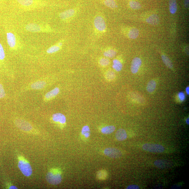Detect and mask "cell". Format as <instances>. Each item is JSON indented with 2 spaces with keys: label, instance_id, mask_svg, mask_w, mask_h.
<instances>
[{
  "label": "cell",
  "instance_id": "1",
  "mask_svg": "<svg viewBox=\"0 0 189 189\" xmlns=\"http://www.w3.org/2000/svg\"><path fill=\"white\" fill-rule=\"evenodd\" d=\"M46 181L49 184L53 185L59 184L62 181V176L57 171H50L46 176Z\"/></svg>",
  "mask_w": 189,
  "mask_h": 189
},
{
  "label": "cell",
  "instance_id": "2",
  "mask_svg": "<svg viewBox=\"0 0 189 189\" xmlns=\"http://www.w3.org/2000/svg\"><path fill=\"white\" fill-rule=\"evenodd\" d=\"M18 166L22 173L26 176H30L32 173L31 165L28 162L25 160L20 159L18 163Z\"/></svg>",
  "mask_w": 189,
  "mask_h": 189
},
{
  "label": "cell",
  "instance_id": "3",
  "mask_svg": "<svg viewBox=\"0 0 189 189\" xmlns=\"http://www.w3.org/2000/svg\"><path fill=\"white\" fill-rule=\"evenodd\" d=\"M142 147L146 151L153 153H162L165 150L163 146L159 144H146L143 145Z\"/></svg>",
  "mask_w": 189,
  "mask_h": 189
},
{
  "label": "cell",
  "instance_id": "4",
  "mask_svg": "<svg viewBox=\"0 0 189 189\" xmlns=\"http://www.w3.org/2000/svg\"><path fill=\"white\" fill-rule=\"evenodd\" d=\"M105 154L113 158H118L121 157L122 154L120 151L114 148H108L104 150Z\"/></svg>",
  "mask_w": 189,
  "mask_h": 189
},
{
  "label": "cell",
  "instance_id": "5",
  "mask_svg": "<svg viewBox=\"0 0 189 189\" xmlns=\"http://www.w3.org/2000/svg\"><path fill=\"white\" fill-rule=\"evenodd\" d=\"M94 27L97 30L100 32H103L106 28L105 21L101 16H97L94 20Z\"/></svg>",
  "mask_w": 189,
  "mask_h": 189
},
{
  "label": "cell",
  "instance_id": "6",
  "mask_svg": "<svg viewBox=\"0 0 189 189\" xmlns=\"http://www.w3.org/2000/svg\"><path fill=\"white\" fill-rule=\"evenodd\" d=\"M16 1L21 6L26 8L34 6L40 3V0H16Z\"/></svg>",
  "mask_w": 189,
  "mask_h": 189
},
{
  "label": "cell",
  "instance_id": "7",
  "mask_svg": "<svg viewBox=\"0 0 189 189\" xmlns=\"http://www.w3.org/2000/svg\"><path fill=\"white\" fill-rule=\"evenodd\" d=\"M142 63L141 59L138 57H136L133 59L131 62V70L133 74L137 73Z\"/></svg>",
  "mask_w": 189,
  "mask_h": 189
},
{
  "label": "cell",
  "instance_id": "8",
  "mask_svg": "<svg viewBox=\"0 0 189 189\" xmlns=\"http://www.w3.org/2000/svg\"><path fill=\"white\" fill-rule=\"evenodd\" d=\"M16 123L18 126L22 130H23L29 131L32 128V127L30 124L26 122L25 120H16Z\"/></svg>",
  "mask_w": 189,
  "mask_h": 189
},
{
  "label": "cell",
  "instance_id": "9",
  "mask_svg": "<svg viewBox=\"0 0 189 189\" xmlns=\"http://www.w3.org/2000/svg\"><path fill=\"white\" fill-rule=\"evenodd\" d=\"M52 120L54 122H59L61 124L66 123V119L64 115L60 113H57L52 115Z\"/></svg>",
  "mask_w": 189,
  "mask_h": 189
},
{
  "label": "cell",
  "instance_id": "10",
  "mask_svg": "<svg viewBox=\"0 0 189 189\" xmlns=\"http://www.w3.org/2000/svg\"><path fill=\"white\" fill-rule=\"evenodd\" d=\"M7 39L8 45L10 48H14L16 43V38L14 34L11 32L7 33Z\"/></svg>",
  "mask_w": 189,
  "mask_h": 189
},
{
  "label": "cell",
  "instance_id": "11",
  "mask_svg": "<svg viewBox=\"0 0 189 189\" xmlns=\"http://www.w3.org/2000/svg\"><path fill=\"white\" fill-rule=\"evenodd\" d=\"M75 13L74 9H70L61 13L60 14V17L62 19H66L70 18L74 15Z\"/></svg>",
  "mask_w": 189,
  "mask_h": 189
},
{
  "label": "cell",
  "instance_id": "12",
  "mask_svg": "<svg viewBox=\"0 0 189 189\" xmlns=\"http://www.w3.org/2000/svg\"><path fill=\"white\" fill-rule=\"evenodd\" d=\"M146 21L149 24L153 25H156L159 23V17L157 15L153 14L150 16L146 19Z\"/></svg>",
  "mask_w": 189,
  "mask_h": 189
},
{
  "label": "cell",
  "instance_id": "13",
  "mask_svg": "<svg viewBox=\"0 0 189 189\" xmlns=\"http://www.w3.org/2000/svg\"><path fill=\"white\" fill-rule=\"evenodd\" d=\"M127 137L126 131L125 129H120L118 130L116 133V137L119 141L125 140Z\"/></svg>",
  "mask_w": 189,
  "mask_h": 189
},
{
  "label": "cell",
  "instance_id": "14",
  "mask_svg": "<svg viewBox=\"0 0 189 189\" xmlns=\"http://www.w3.org/2000/svg\"><path fill=\"white\" fill-rule=\"evenodd\" d=\"M59 92V89L58 87H56L46 94L45 99L47 100L51 99L58 95Z\"/></svg>",
  "mask_w": 189,
  "mask_h": 189
},
{
  "label": "cell",
  "instance_id": "15",
  "mask_svg": "<svg viewBox=\"0 0 189 189\" xmlns=\"http://www.w3.org/2000/svg\"><path fill=\"white\" fill-rule=\"evenodd\" d=\"M26 29L28 31L33 32H37L41 31L40 26L35 23H30L26 26Z\"/></svg>",
  "mask_w": 189,
  "mask_h": 189
},
{
  "label": "cell",
  "instance_id": "16",
  "mask_svg": "<svg viewBox=\"0 0 189 189\" xmlns=\"http://www.w3.org/2000/svg\"><path fill=\"white\" fill-rule=\"evenodd\" d=\"M46 82L44 81H38L33 83L31 87L32 89L39 90L43 89L46 85Z\"/></svg>",
  "mask_w": 189,
  "mask_h": 189
},
{
  "label": "cell",
  "instance_id": "17",
  "mask_svg": "<svg viewBox=\"0 0 189 189\" xmlns=\"http://www.w3.org/2000/svg\"><path fill=\"white\" fill-rule=\"evenodd\" d=\"M139 34V31L135 28H132L128 32V36L130 39H135L137 38Z\"/></svg>",
  "mask_w": 189,
  "mask_h": 189
},
{
  "label": "cell",
  "instance_id": "18",
  "mask_svg": "<svg viewBox=\"0 0 189 189\" xmlns=\"http://www.w3.org/2000/svg\"><path fill=\"white\" fill-rule=\"evenodd\" d=\"M115 129H116V128L114 126H107L103 127L101 130V132L103 134H110L113 132Z\"/></svg>",
  "mask_w": 189,
  "mask_h": 189
},
{
  "label": "cell",
  "instance_id": "19",
  "mask_svg": "<svg viewBox=\"0 0 189 189\" xmlns=\"http://www.w3.org/2000/svg\"><path fill=\"white\" fill-rule=\"evenodd\" d=\"M169 9L171 14H175L177 10L176 0H169Z\"/></svg>",
  "mask_w": 189,
  "mask_h": 189
},
{
  "label": "cell",
  "instance_id": "20",
  "mask_svg": "<svg viewBox=\"0 0 189 189\" xmlns=\"http://www.w3.org/2000/svg\"><path fill=\"white\" fill-rule=\"evenodd\" d=\"M161 58L162 61H163L165 65L169 69H172L173 65L170 59L167 56L164 54L161 55Z\"/></svg>",
  "mask_w": 189,
  "mask_h": 189
},
{
  "label": "cell",
  "instance_id": "21",
  "mask_svg": "<svg viewBox=\"0 0 189 189\" xmlns=\"http://www.w3.org/2000/svg\"><path fill=\"white\" fill-rule=\"evenodd\" d=\"M155 166L159 168H165L169 166V163L166 161L163 160H159L154 162Z\"/></svg>",
  "mask_w": 189,
  "mask_h": 189
},
{
  "label": "cell",
  "instance_id": "22",
  "mask_svg": "<svg viewBox=\"0 0 189 189\" xmlns=\"http://www.w3.org/2000/svg\"><path fill=\"white\" fill-rule=\"evenodd\" d=\"M103 2L106 7L111 8L114 9L117 7L115 0H103Z\"/></svg>",
  "mask_w": 189,
  "mask_h": 189
},
{
  "label": "cell",
  "instance_id": "23",
  "mask_svg": "<svg viewBox=\"0 0 189 189\" xmlns=\"http://www.w3.org/2000/svg\"><path fill=\"white\" fill-rule=\"evenodd\" d=\"M113 67L117 72H120L121 70L123 67L122 64L121 62L117 59H114L113 61Z\"/></svg>",
  "mask_w": 189,
  "mask_h": 189
},
{
  "label": "cell",
  "instance_id": "24",
  "mask_svg": "<svg viewBox=\"0 0 189 189\" xmlns=\"http://www.w3.org/2000/svg\"><path fill=\"white\" fill-rule=\"evenodd\" d=\"M156 87V82L154 80L151 81L147 85V90L149 93H152L155 90Z\"/></svg>",
  "mask_w": 189,
  "mask_h": 189
},
{
  "label": "cell",
  "instance_id": "25",
  "mask_svg": "<svg viewBox=\"0 0 189 189\" xmlns=\"http://www.w3.org/2000/svg\"><path fill=\"white\" fill-rule=\"evenodd\" d=\"M90 131L89 126L85 125L82 128L81 131V134L84 136L85 137L88 138L89 137L90 135Z\"/></svg>",
  "mask_w": 189,
  "mask_h": 189
},
{
  "label": "cell",
  "instance_id": "26",
  "mask_svg": "<svg viewBox=\"0 0 189 189\" xmlns=\"http://www.w3.org/2000/svg\"><path fill=\"white\" fill-rule=\"evenodd\" d=\"M103 54L106 57L113 58L116 56V52L113 49H110L105 52Z\"/></svg>",
  "mask_w": 189,
  "mask_h": 189
},
{
  "label": "cell",
  "instance_id": "27",
  "mask_svg": "<svg viewBox=\"0 0 189 189\" xmlns=\"http://www.w3.org/2000/svg\"><path fill=\"white\" fill-rule=\"evenodd\" d=\"M129 5L133 9L138 10L141 8L140 4L137 2L134 1H130L129 3Z\"/></svg>",
  "mask_w": 189,
  "mask_h": 189
},
{
  "label": "cell",
  "instance_id": "28",
  "mask_svg": "<svg viewBox=\"0 0 189 189\" xmlns=\"http://www.w3.org/2000/svg\"><path fill=\"white\" fill-rule=\"evenodd\" d=\"M60 49V47L56 45L53 46L47 50V52L49 54H54L58 51Z\"/></svg>",
  "mask_w": 189,
  "mask_h": 189
},
{
  "label": "cell",
  "instance_id": "29",
  "mask_svg": "<svg viewBox=\"0 0 189 189\" xmlns=\"http://www.w3.org/2000/svg\"><path fill=\"white\" fill-rule=\"evenodd\" d=\"M105 76L106 78L109 80H113L115 77V74L112 71H109L107 72Z\"/></svg>",
  "mask_w": 189,
  "mask_h": 189
},
{
  "label": "cell",
  "instance_id": "30",
  "mask_svg": "<svg viewBox=\"0 0 189 189\" xmlns=\"http://www.w3.org/2000/svg\"><path fill=\"white\" fill-rule=\"evenodd\" d=\"M109 63H110V61L107 58H102L100 61V64L103 66H107Z\"/></svg>",
  "mask_w": 189,
  "mask_h": 189
},
{
  "label": "cell",
  "instance_id": "31",
  "mask_svg": "<svg viewBox=\"0 0 189 189\" xmlns=\"http://www.w3.org/2000/svg\"><path fill=\"white\" fill-rule=\"evenodd\" d=\"M5 57V54L3 48L2 44L0 43V60L4 59Z\"/></svg>",
  "mask_w": 189,
  "mask_h": 189
},
{
  "label": "cell",
  "instance_id": "32",
  "mask_svg": "<svg viewBox=\"0 0 189 189\" xmlns=\"http://www.w3.org/2000/svg\"><path fill=\"white\" fill-rule=\"evenodd\" d=\"M6 94L5 90L3 85L0 83V99L4 98Z\"/></svg>",
  "mask_w": 189,
  "mask_h": 189
},
{
  "label": "cell",
  "instance_id": "33",
  "mask_svg": "<svg viewBox=\"0 0 189 189\" xmlns=\"http://www.w3.org/2000/svg\"><path fill=\"white\" fill-rule=\"evenodd\" d=\"M127 189H140L138 185H130L128 186L126 188Z\"/></svg>",
  "mask_w": 189,
  "mask_h": 189
},
{
  "label": "cell",
  "instance_id": "34",
  "mask_svg": "<svg viewBox=\"0 0 189 189\" xmlns=\"http://www.w3.org/2000/svg\"><path fill=\"white\" fill-rule=\"evenodd\" d=\"M179 99L181 101H183L185 99V95L184 93L182 92L180 93L179 94Z\"/></svg>",
  "mask_w": 189,
  "mask_h": 189
},
{
  "label": "cell",
  "instance_id": "35",
  "mask_svg": "<svg viewBox=\"0 0 189 189\" xmlns=\"http://www.w3.org/2000/svg\"><path fill=\"white\" fill-rule=\"evenodd\" d=\"M189 0H185L184 5L186 8H188L189 7Z\"/></svg>",
  "mask_w": 189,
  "mask_h": 189
},
{
  "label": "cell",
  "instance_id": "36",
  "mask_svg": "<svg viewBox=\"0 0 189 189\" xmlns=\"http://www.w3.org/2000/svg\"><path fill=\"white\" fill-rule=\"evenodd\" d=\"M186 93L187 94H189V87H187L186 88Z\"/></svg>",
  "mask_w": 189,
  "mask_h": 189
},
{
  "label": "cell",
  "instance_id": "37",
  "mask_svg": "<svg viewBox=\"0 0 189 189\" xmlns=\"http://www.w3.org/2000/svg\"><path fill=\"white\" fill-rule=\"evenodd\" d=\"M9 188L10 189H18V188L16 187L15 186H11Z\"/></svg>",
  "mask_w": 189,
  "mask_h": 189
},
{
  "label": "cell",
  "instance_id": "38",
  "mask_svg": "<svg viewBox=\"0 0 189 189\" xmlns=\"http://www.w3.org/2000/svg\"><path fill=\"white\" fill-rule=\"evenodd\" d=\"M186 122L187 125H189V118H187L186 120Z\"/></svg>",
  "mask_w": 189,
  "mask_h": 189
},
{
  "label": "cell",
  "instance_id": "39",
  "mask_svg": "<svg viewBox=\"0 0 189 189\" xmlns=\"http://www.w3.org/2000/svg\"><path fill=\"white\" fill-rule=\"evenodd\" d=\"M62 45H63V43H60L58 44V46L59 47H61Z\"/></svg>",
  "mask_w": 189,
  "mask_h": 189
}]
</instances>
